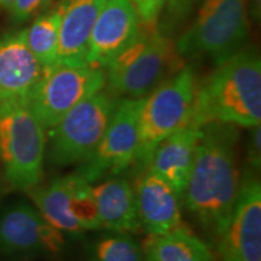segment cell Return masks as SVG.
<instances>
[{"mask_svg": "<svg viewBox=\"0 0 261 261\" xmlns=\"http://www.w3.org/2000/svg\"><path fill=\"white\" fill-rule=\"evenodd\" d=\"M174 42L158 25L142 33L107 65L106 89L116 98H143L182 67Z\"/></svg>", "mask_w": 261, "mask_h": 261, "instance_id": "3957f363", "label": "cell"}, {"mask_svg": "<svg viewBox=\"0 0 261 261\" xmlns=\"http://www.w3.org/2000/svg\"><path fill=\"white\" fill-rule=\"evenodd\" d=\"M143 98H120L107 130L94 152L76 173L90 184L115 177L135 165L139 145V113Z\"/></svg>", "mask_w": 261, "mask_h": 261, "instance_id": "9c48e42d", "label": "cell"}, {"mask_svg": "<svg viewBox=\"0 0 261 261\" xmlns=\"http://www.w3.org/2000/svg\"><path fill=\"white\" fill-rule=\"evenodd\" d=\"M247 159L254 171H260L261 166V128L260 125L252 127L249 140H248Z\"/></svg>", "mask_w": 261, "mask_h": 261, "instance_id": "cb8c5ba5", "label": "cell"}, {"mask_svg": "<svg viewBox=\"0 0 261 261\" xmlns=\"http://www.w3.org/2000/svg\"><path fill=\"white\" fill-rule=\"evenodd\" d=\"M45 70L29 50L23 29L0 37V104L28 100Z\"/></svg>", "mask_w": 261, "mask_h": 261, "instance_id": "4fadbf2b", "label": "cell"}, {"mask_svg": "<svg viewBox=\"0 0 261 261\" xmlns=\"http://www.w3.org/2000/svg\"><path fill=\"white\" fill-rule=\"evenodd\" d=\"M146 261H215L210 247L188 226L163 234H149L143 244Z\"/></svg>", "mask_w": 261, "mask_h": 261, "instance_id": "ac0fdd59", "label": "cell"}, {"mask_svg": "<svg viewBox=\"0 0 261 261\" xmlns=\"http://www.w3.org/2000/svg\"><path fill=\"white\" fill-rule=\"evenodd\" d=\"M87 261H146L143 246L128 233L112 232L87 248Z\"/></svg>", "mask_w": 261, "mask_h": 261, "instance_id": "ffe728a7", "label": "cell"}, {"mask_svg": "<svg viewBox=\"0 0 261 261\" xmlns=\"http://www.w3.org/2000/svg\"><path fill=\"white\" fill-rule=\"evenodd\" d=\"M132 3L143 24L148 27L159 24V17L163 10L165 0H132Z\"/></svg>", "mask_w": 261, "mask_h": 261, "instance_id": "603a6c76", "label": "cell"}, {"mask_svg": "<svg viewBox=\"0 0 261 261\" xmlns=\"http://www.w3.org/2000/svg\"><path fill=\"white\" fill-rule=\"evenodd\" d=\"M143 29L132 0H106L91 33L86 63L106 69Z\"/></svg>", "mask_w": 261, "mask_h": 261, "instance_id": "7c38bea8", "label": "cell"}, {"mask_svg": "<svg viewBox=\"0 0 261 261\" xmlns=\"http://www.w3.org/2000/svg\"><path fill=\"white\" fill-rule=\"evenodd\" d=\"M237 142V126L220 122L202 126L182 194L187 211L214 243L232 217L241 190Z\"/></svg>", "mask_w": 261, "mask_h": 261, "instance_id": "6da1fadb", "label": "cell"}, {"mask_svg": "<svg viewBox=\"0 0 261 261\" xmlns=\"http://www.w3.org/2000/svg\"><path fill=\"white\" fill-rule=\"evenodd\" d=\"M106 87V71L85 64L55 63L45 70L28 99L32 112L50 129L84 99Z\"/></svg>", "mask_w": 261, "mask_h": 261, "instance_id": "ba28073f", "label": "cell"}, {"mask_svg": "<svg viewBox=\"0 0 261 261\" xmlns=\"http://www.w3.org/2000/svg\"><path fill=\"white\" fill-rule=\"evenodd\" d=\"M220 261H261V184L246 175L226 228L215 242Z\"/></svg>", "mask_w": 261, "mask_h": 261, "instance_id": "8fae6325", "label": "cell"}, {"mask_svg": "<svg viewBox=\"0 0 261 261\" xmlns=\"http://www.w3.org/2000/svg\"><path fill=\"white\" fill-rule=\"evenodd\" d=\"M12 3H14V0H0V9L3 10H8L11 8Z\"/></svg>", "mask_w": 261, "mask_h": 261, "instance_id": "d4e9b609", "label": "cell"}, {"mask_svg": "<svg viewBox=\"0 0 261 261\" xmlns=\"http://www.w3.org/2000/svg\"><path fill=\"white\" fill-rule=\"evenodd\" d=\"M119 99L103 89L65 114L47 129L48 161L58 167L86 161L99 144Z\"/></svg>", "mask_w": 261, "mask_h": 261, "instance_id": "52a82bcc", "label": "cell"}, {"mask_svg": "<svg viewBox=\"0 0 261 261\" xmlns=\"http://www.w3.org/2000/svg\"><path fill=\"white\" fill-rule=\"evenodd\" d=\"M102 230L132 233L140 228L135 188L125 178H108L92 187Z\"/></svg>", "mask_w": 261, "mask_h": 261, "instance_id": "e0dca14e", "label": "cell"}, {"mask_svg": "<svg viewBox=\"0 0 261 261\" xmlns=\"http://www.w3.org/2000/svg\"><path fill=\"white\" fill-rule=\"evenodd\" d=\"M197 80L187 64L143 99L139 113V145L135 165L146 168L156 146L191 121Z\"/></svg>", "mask_w": 261, "mask_h": 261, "instance_id": "8992f818", "label": "cell"}, {"mask_svg": "<svg viewBox=\"0 0 261 261\" xmlns=\"http://www.w3.org/2000/svg\"><path fill=\"white\" fill-rule=\"evenodd\" d=\"M197 0H165V19L163 27L166 29L180 24L192 11ZM162 10V11H163Z\"/></svg>", "mask_w": 261, "mask_h": 261, "instance_id": "44dd1931", "label": "cell"}, {"mask_svg": "<svg viewBox=\"0 0 261 261\" xmlns=\"http://www.w3.org/2000/svg\"><path fill=\"white\" fill-rule=\"evenodd\" d=\"M51 0H14L9 9L10 17L14 23H23L46 9Z\"/></svg>", "mask_w": 261, "mask_h": 261, "instance_id": "7402d4cb", "label": "cell"}, {"mask_svg": "<svg viewBox=\"0 0 261 261\" xmlns=\"http://www.w3.org/2000/svg\"><path fill=\"white\" fill-rule=\"evenodd\" d=\"M61 16L60 3L56 9L40 15L28 28L23 29L29 50L46 69L56 63Z\"/></svg>", "mask_w": 261, "mask_h": 261, "instance_id": "d6986e66", "label": "cell"}, {"mask_svg": "<svg viewBox=\"0 0 261 261\" xmlns=\"http://www.w3.org/2000/svg\"><path fill=\"white\" fill-rule=\"evenodd\" d=\"M255 127L261 123V60L255 50H241L196 87L190 123Z\"/></svg>", "mask_w": 261, "mask_h": 261, "instance_id": "7a4b0ae2", "label": "cell"}, {"mask_svg": "<svg viewBox=\"0 0 261 261\" xmlns=\"http://www.w3.org/2000/svg\"><path fill=\"white\" fill-rule=\"evenodd\" d=\"M106 0H62L56 63L85 64L92 29Z\"/></svg>", "mask_w": 261, "mask_h": 261, "instance_id": "9a60e30c", "label": "cell"}, {"mask_svg": "<svg viewBox=\"0 0 261 261\" xmlns=\"http://www.w3.org/2000/svg\"><path fill=\"white\" fill-rule=\"evenodd\" d=\"M45 130L28 100L0 104V162L14 190L28 192L40 182L46 152Z\"/></svg>", "mask_w": 261, "mask_h": 261, "instance_id": "5b68a950", "label": "cell"}, {"mask_svg": "<svg viewBox=\"0 0 261 261\" xmlns=\"http://www.w3.org/2000/svg\"><path fill=\"white\" fill-rule=\"evenodd\" d=\"M248 34L247 0H203L174 46L182 60H211L219 65L243 50Z\"/></svg>", "mask_w": 261, "mask_h": 261, "instance_id": "277c9868", "label": "cell"}, {"mask_svg": "<svg viewBox=\"0 0 261 261\" xmlns=\"http://www.w3.org/2000/svg\"><path fill=\"white\" fill-rule=\"evenodd\" d=\"M63 232L52 226L35 207L24 202L12 204L0 215V254L6 256L60 254Z\"/></svg>", "mask_w": 261, "mask_h": 261, "instance_id": "30bf717a", "label": "cell"}, {"mask_svg": "<svg viewBox=\"0 0 261 261\" xmlns=\"http://www.w3.org/2000/svg\"><path fill=\"white\" fill-rule=\"evenodd\" d=\"M139 173L133 188L140 227L148 234H163L184 227L181 198L174 189L149 168Z\"/></svg>", "mask_w": 261, "mask_h": 261, "instance_id": "5bb4252c", "label": "cell"}, {"mask_svg": "<svg viewBox=\"0 0 261 261\" xmlns=\"http://www.w3.org/2000/svg\"><path fill=\"white\" fill-rule=\"evenodd\" d=\"M200 135L201 128L188 123L156 146L146 166V168L165 179L181 200L195 160Z\"/></svg>", "mask_w": 261, "mask_h": 261, "instance_id": "2e32d148", "label": "cell"}]
</instances>
